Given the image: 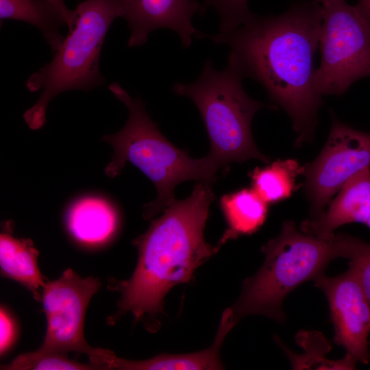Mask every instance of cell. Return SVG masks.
<instances>
[{"mask_svg": "<svg viewBox=\"0 0 370 370\" xmlns=\"http://www.w3.org/2000/svg\"><path fill=\"white\" fill-rule=\"evenodd\" d=\"M322 8L315 0L293 4L276 16L251 15L236 29L209 36L230 48L227 62L258 82L290 117L296 144L310 141L322 96L314 86Z\"/></svg>", "mask_w": 370, "mask_h": 370, "instance_id": "obj_1", "label": "cell"}, {"mask_svg": "<svg viewBox=\"0 0 370 370\" xmlns=\"http://www.w3.org/2000/svg\"><path fill=\"white\" fill-rule=\"evenodd\" d=\"M365 224L370 228V216Z\"/></svg>", "mask_w": 370, "mask_h": 370, "instance_id": "obj_26", "label": "cell"}, {"mask_svg": "<svg viewBox=\"0 0 370 370\" xmlns=\"http://www.w3.org/2000/svg\"><path fill=\"white\" fill-rule=\"evenodd\" d=\"M370 168V133L333 119L323 149L305 166V191L312 218L325 211L332 196L352 177Z\"/></svg>", "mask_w": 370, "mask_h": 370, "instance_id": "obj_9", "label": "cell"}, {"mask_svg": "<svg viewBox=\"0 0 370 370\" xmlns=\"http://www.w3.org/2000/svg\"><path fill=\"white\" fill-rule=\"evenodd\" d=\"M118 215L114 208L99 197H87L78 199L70 207L66 225L75 239L87 245H99L107 241L114 233Z\"/></svg>", "mask_w": 370, "mask_h": 370, "instance_id": "obj_15", "label": "cell"}, {"mask_svg": "<svg viewBox=\"0 0 370 370\" xmlns=\"http://www.w3.org/2000/svg\"><path fill=\"white\" fill-rule=\"evenodd\" d=\"M304 170L295 159L277 160L249 173L251 188L267 204L282 201L299 188L297 180Z\"/></svg>", "mask_w": 370, "mask_h": 370, "instance_id": "obj_18", "label": "cell"}, {"mask_svg": "<svg viewBox=\"0 0 370 370\" xmlns=\"http://www.w3.org/2000/svg\"><path fill=\"white\" fill-rule=\"evenodd\" d=\"M244 77L231 64L222 71L208 59L198 79L190 84L175 83L172 90L190 98L198 108L210 142L208 153L220 166L269 158L257 148L251 134L254 114L267 106L252 99L243 86Z\"/></svg>", "mask_w": 370, "mask_h": 370, "instance_id": "obj_6", "label": "cell"}, {"mask_svg": "<svg viewBox=\"0 0 370 370\" xmlns=\"http://www.w3.org/2000/svg\"><path fill=\"white\" fill-rule=\"evenodd\" d=\"M0 18L22 21L37 27L53 53L65 38L60 30L66 23L47 0H0Z\"/></svg>", "mask_w": 370, "mask_h": 370, "instance_id": "obj_17", "label": "cell"}, {"mask_svg": "<svg viewBox=\"0 0 370 370\" xmlns=\"http://www.w3.org/2000/svg\"><path fill=\"white\" fill-rule=\"evenodd\" d=\"M315 286L325 293L334 328V341L356 362L367 364L370 358V306L354 272L349 269L332 278L320 274Z\"/></svg>", "mask_w": 370, "mask_h": 370, "instance_id": "obj_10", "label": "cell"}, {"mask_svg": "<svg viewBox=\"0 0 370 370\" xmlns=\"http://www.w3.org/2000/svg\"><path fill=\"white\" fill-rule=\"evenodd\" d=\"M328 210L301 225L304 233L330 238L338 227L351 223H366L370 216V168L348 180L339 190Z\"/></svg>", "mask_w": 370, "mask_h": 370, "instance_id": "obj_12", "label": "cell"}, {"mask_svg": "<svg viewBox=\"0 0 370 370\" xmlns=\"http://www.w3.org/2000/svg\"><path fill=\"white\" fill-rule=\"evenodd\" d=\"M268 205L251 188H242L224 195L220 199V207L227 227L219 242V247L241 235L251 234L266 220Z\"/></svg>", "mask_w": 370, "mask_h": 370, "instance_id": "obj_16", "label": "cell"}, {"mask_svg": "<svg viewBox=\"0 0 370 370\" xmlns=\"http://www.w3.org/2000/svg\"><path fill=\"white\" fill-rule=\"evenodd\" d=\"M51 3L62 16L69 30L71 29L75 21V12L67 8L64 0H47Z\"/></svg>", "mask_w": 370, "mask_h": 370, "instance_id": "obj_24", "label": "cell"}, {"mask_svg": "<svg viewBox=\"0 0 370 370\" xmlns=\"http://www.w3.org/2000/svg\"><path fill=\"white\" fill-rule=\"evenodd\" d=\"M215 195L210 184L197 183L189 197L175 199L153 220L145 233L132 243L138 251L137 265L127 280H109L108 288L121 293L118 311L108 319L114 324L130 312L155 332L163 312V300L175 285L190 282L195 270L220 248L207 243L204 230Z\"/></svg>", "mask_w": 370, "mask_h": 370, "instance_id": "obj_2", "label": "cell"}, {"mask_svg": "<svg viewBox=\"0 0 370 370\" xmlns=\"http://www.w3.org/2000/svg\"><path fill=\"white\" fill-rule=\"evenodd\" d=\"M74 12L73 26L52 60L26 82L30 92L42 90L37 102L23 114L32 130L43 126L47 106L56 95L71 90L88 91L105 82L99 70L100 53L112 23L121 17L119 1L86 0Z\"/></svg>", "mask_w": 370, "mask_h": 370, "instance_id": "obj_5", "label": "cell"}, {"mask_svg": "<svg viewBox=\"0 0 370 370\" xmlns=\"http://www.w3.org/2000/svg\"><path fill=\"white\" fill-rule=\"evenodd\" d=\"M206 0H203V3H204Z\"/></svg>", "mask_w": 370, "mask_h": 370, "instance_id": "obj_27", "label": "cell"}, {"mask_svg": "<svg viewBox=\"0 0 370 370\" xmlns=\"http://www.w3.org/2000/svg\"><path fill=\"white\" fill-rule=\"evenodd\" d=\"M233 312L227 308L223 314L216 338L208 349L196 353L170 355L162 354L150 359L132 361L117 357L112 351L99 349L95 364L102 369H221L219 349L228 332L234 325Z\"/></svg>", "mask_w": 370, "mask_h": 370, "instance_id": "obj_13", "label": "cell"}, {"mask_svg": "<svg viewBox=\"0 0 370 370\" xmlns=\"http://www.w3.org/2000/svg\"><path fill=\"white\" fill-rule=\"evenodd\" d=\"M315 1L322 8V23L314 86L321 96H340L370 77V25L345 0Z\"/></svg>", "mask_w": 370, "mask_h": 370, "instance_id": "obj_7", "label": "cell"}, {"mask_svg": "<svg viewBox=\"0 0 370 370\" xmlns=\"http://www.w3.org/2000/svg\"><path fill=\"white\" fill-rule=\"evenodd\" d=\"M101 286L98 278L79 277L71 269L57 280L47 281L41 293L47 332L40 353H84L89 357L95 348L84 335L85 314L92 295Z\"/></svg>", "mask_w": 370, "mask_h": 370, "instance_id": "obj_8", "label": "cell"}, {"mask_svg": "<svg viewBox=\"0 0 370 370\" xmlns=\"http://www.w3.org/2000/svg\"><path fill=\"white\" fill-rule=\"evenodd\" d=\"M109 90L125 105L129 117L119 132L102 138L114 150L105 173L114 177L130 162L153 182L157 196L143 206L144 219H150L170 205L175 200L174 190L179 184L197 180L211 184L216 180L221 167L209 154L192 158L165 138L140 98H132L118 83L111 84Z\"/></svg>", "mask_w": 370, "mask_h": 370, "instance_id": "obj_3", "label": "cell"}, {"mask_svg": "<svg viewBox=\"0 0 370 370\" xmlns=\"http://www.w3.org/2000/svg\"><path fill=\"white\" fill-rule=\"evenodd\" d=\"M209 6L214 8L220 17V32H232L251 15L248 0H206L202 4L203 14Z\"/></svg>", "mask_w": 370, "mask_h": 370, "instance_id": "obj_22", "label": "cell"}, {"mask_svg": "<svg viewBox=\"0 0 370 370\" xmlns=\"http://www.w3.org/2000/svg\"><path fill=\"white\" fill-rule=\"evenodd\" d=\"M305 338L298 334L297 339L299 341V344L302 345L305 349V353L302 355H295L291 352L286 349L288 356L291 358V363L294 369H354L356 362L351 357L346 355L340 360L333 361L328 360L324 355L326 352L315 351L318 349L330 345L324 339L317 347H314L319 332H312V339L311 332L310 336L308 332H300Z\"/></svg>", "mask_w": 370, "mask_h": 370, "instance_id": "obj_19", "label": "cell"}, {"mask_svg": "<svg viewBox=\"0 0 370 370\" xmlns=\"http://www.w3.org/2000/svg\"><path fill=\"white\" fill-rule=\"evenodd\" d=\"M121 17L131 30L130 47L145 44L155 29L168 28L175 32L184 48L190 46L193 38L205 35L195 29L193 16L203 14V7L195 0H119Z\"/></svg>", "mask_w": 370, "mask_h": 370, "instance_id": "obj_11", "label": "cell"}, {"mask_svg": "<svg viewBox=\"0 0 370 370\" xmlns=\"http://www.w3.org/2000/svg\"><path fill=\"white\" fill-rule=\"evenodd\" d=\"M18 335L17 324L12 314L1 306L0 308V354H6L14 345Z\"/></svg>", "mask_w": 370, "mask_h": 370, "instance_id": "obj_23", "label": "cell"}, {"mask_svg": "<svg viewBox=\"0 0 370 370\" xmlns=\"http://www.w3.org/2000/svg\"><path fill=\"white\" fill-rule=\"evenodd\" d=\"M354 7L370 25V0H358Z\"/></svg>", "mask_w": 370, "mask_h": 370, "instance_id": "obj_25", "label": "cell"}, {"mask_svg": "<svg viewBox=\"0 0 370 370\" xmlns=\"http://www.w3.org/2000/svg\"><path fill=\"white\" fill-rule=\"evenodd\" d=\"M344 234L319 238L298 230L285 221L280 234L262 248L265 260L259 271L243 283L232 308L235 323L249 314H261L284 321L282 304L302 283L323 273L329 262L344 257Z\"/></svg>", "mask_w": 370, "mask_h": 370, "instance_id": "obj_4", "label": "cell"}, {"mask_svg": "<svg viewBox=\"0 0 370 370\" xmlns=\"http://www.w3.org/2000/svg\"><path fill=\"white\" fill-rule=\"evenodd\" d=\"M38 255L31 239L14 237L10 222L3 224L0 234L1 273L25 286L39 301V291L46 282L38 266Z\"/></svg>", "mask_w": 370, "mask_h": 370, "instance_id": "obj_14", "label": "cell"}, {"mask_svg": "<svg viewBox=\"0 0 370 370\" xmlns=\"http://www.w3.org/2000/svg\"><path fill=\"white\" fill-rule=\"evenodd\" d=\"M7 370H93L100 369L92 364H82L69 358L66 354L25 353L15 358L8 365L1 366Z\"/></svg>", "mask_w": 370, "mask_h": 370, "instance_id": "obj_20", "label": "cell"}, {"mask_svg": "<svg viewBox=\"0 0 370 370\" xmlns=\"http://www.w3.org/2000/svg\"><path fill=\"white\" fill-rule=\"evenodd\" d=\"M344 251L370 306V243L345 234Z\"/></svg>", "mask_w": 370, "mask_h": 370, "instance_id": "obj_21", "label": "cell"}]
</instances>
